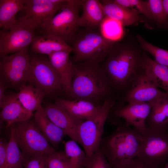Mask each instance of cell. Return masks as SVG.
I'll list each match as a JSON object with an SVG mask.
<instances>
[{"label": "cell", "mask_w": 168, "mask_h": 168, "mask_svg": "<svg viewBox=\"0 0 168 168\" xmlns=\"http://www.w3.org/2000/svg\"><path fill=\"white\" fill-rule=\"evenodd\" d=\"M74 75L68 96L96 105L109 99L111 83L99 64L83 62L73 63Z\"/></svg>", "instance_id": "obj_1"}, {"label": "cell", "mask_w": 168, "mask_h": 168, "mask_svg": "<svg viewBox=\"0 0 168 168\" xmlns=\"http://www.w3.org/2000/svg\"><path fill=\"white\" fill-rule=\"evenodd\" d=\"M144 57L135 49L114 45L102 67L112 85L119 89L128 90L142 69Z\"/></svg>", "instance_id": "obj_2"}, {"label": "cell", "mask_w": 168, "mask_h": 168, "mask_svg": "<svg viewBox=\"0 0 168 168\" xmlns=\"http://www.w3.org/2000/svg\"><path fill=\"white\" fill-rule=\"evenodd\" d=\"M143 139L134 128L124 124L103 138L99 146L112 168L137 157Z\"/></svg>", "instance_id": "obj_3"}, {"label": "cell", "mask_w": 168, "mask_h": 168, "mask_svg": "<svg viewBox=\"0 0 168 168\" xmlns=\"http://www.w3.org/2000/svg\"><path fill=\"white\" fill-rule=\"evenodd\" d=\"M113 42L105 38L100 31L87 29L78 32L72 44L73 55L71 59L73 63L83 62L99 64L108 55Z\"/></svg>", "instance_id": "obj_4"}, {"label": "cell", "mask_w": 168, "mask_h": 168, "mask_svg": "<svg viewBox=\"0 0 168 168\" xmlns=\"http://www.w3.org/2000/svg\"><path fill=\"white\" fill-rule=\"evenodd\" d=\"M84 1L67 0L58 13L41 24L39 29L42 34L55 36L72 45L78 33L79 10Z\"/></svg>", "instance_id": "obj_5"}, {"label": "cell", "mask_w": 168, "mask_h": 168, "mask_svg": "<svg viewBox=\"0 0 168 168\" xmlns=\"http://www.w3.org/2000/svg\"><path fill=\"white\" fill-rule=\"evenodd\" d=\"M30 54V69L28 82L41 90L45 95L56 96L64 91L59 76L46 55Z\"/></svg>", "instance_id": "obj_6"}, {"label": "cell", "mask_w": 168, "mask_h": 168, "mask_svg": "<svg viewBox=\"0 0 168 168\" xmlns=\"http://www.w3.org/2000/svg\"><path fill=\"white\" fill-rule=\"evenodd\" d=\"M16 141L24 156H46L56 151L35 121L30 119L14 124Z\"/></svg>", "instance_id": "obj_7"}, {"label": "cell", "mask_w": 168, "mask_h": 168, "mask_svg": "<svg viewBox=\"0 0 168 168\" xmlns=\"http://www.w3.org/2000/svg\"><path fill=\"white\" fill-rule=\"evenodd\" d=\"M113 104L111 99L106 100L91 117L83 121L80 125L79 136L87 158L93 154L100 145L105 123Z\"/></svg>", "instance_id": "obj_8"}, {"label": "cell", "mask_w": 168, "mask_h": 168, "mask_svg": "<svg viewBox=\"0 0 168 168\" xmlns=\"http://www.w3.org/2000/svg\"><path fill=\"white\" fill-rule=\"evenodd\" d=\"M137 157L150 168H162L168 161V130L148 129Z\"/></svg>", "instance_id": "obj_9"}, {"label": "cell", "mask_w": 168, "mask_h": 168, "mask_svg": "<svg viewBox=\"0 0 168 168\" xmlns=\"http://www.w3.org/2000/svg\"><path fill=\"white\" fill-rule=\"evenodd\" d=\"M36 27L24 16L8 30H0V56L27 49L36 35Z\"/></svg>", "instance_id": "obj_10"}, {"label": "cell", "mask_w": 168, "mask_h": 168, "mask_svg": "<svg viewBox=\"0 0 168 168\" xmlns=\"http://www.w3.org/2000/svg\"><path fill=\"white\" fill-rule=\"evenodd\" d=\"M30 54L26 49L0 57V80L7 87L19 89L28 82Z\"/></svg>", "instance_id": "obj_11"}, {"label": "cell", "mask_w": 168, "mask_h": 168, "mask_svg": "<svg viewBox=\"0 0 168 168\" xmlns=\"http://www.w3.org/2000/svg\"><path fill=\"white\" fill-rule=\"evenodd\" d=\"M168 95L153 83L142 69L137 75L125 96L115 108L123 105L126 103L152 102L161 97Z\"/></svg>", "instance_id": "obj_12"}, {"label": "cell", "mask_w": 168, "mask_h": 168, "mask_svg": "<svg viewBox=\"0 0 168 168\" xmlns=\"http://www.w3.org/2000/svg\"><path fill=\"white\" fill-rule=\"evenodd\" d=\"M152 102H131L115 108L113 114L124 119L126 125L132 126L143 136L148 130L146 121L150 112Z\"/></svg>", "instance_id": "obj_13"}, {"label": "cell", "mask_w": 168, "mask_h": 168, "mask_svg": "<svg viewBox=\"0 0 168 168\" xmlns=\"http://www.w3.org/2000/svg\"><path fill=\"white\" fill-rule=\"evenodd\" d=\"M67 0H25L22 10L24 16L39 29L47 20L54 16Z\"/></svg>", "instance_id": "obj_14"}, {"label": "cell", "mask_w": 168, "mask_h": 168, "mask_svg": "<svg viewBox=\"0 0 168 168\" xmlns=\"http://www.w3.org/2000/svg\"><path fill=\"white\" fill-rule=\"evenodd\" d=\"M46 116L63 129L72 139L81 145L79 129L84 120L76 118L54 104L49 103L43 107Z\"/></svg>", "instance_id": "obj_15"}, {"label": "cell", "mask_w": 168, "mask_h": 168, "mask_svg": "<svg viewBox=\"0 0 168 168\" xmlns=\"http://www.w3.org/2000/svg\"><path fill=\"white\" fill-rule=\"evenodd\" d=\"M72 49L54 53L48 57L51 64L61 81L64 91L68 96L74 75L73 63L69 58Z\"/></svg>", "instance_id": "obj_16"}, {"label": "cell", "mask_w": 168, "mask_h": 168, "mask_svg": "<svg viewBox=\"0 0 168 168\" xmlns=\"http://www.w3.org/2000/svg\"><path fill=\"white\" fill-rule=\"evenodd\" d=\"M1 109L0 124L5 123L7 129L13 124L30 119L33 115L32 112L23 106L16 94L8 96L7 100Z\"/></svg>", "instance_id": "obj_17"}, {"label": "cell", "mask_w": 168, "mask_h": 168, "mask_svg": "<svg viewBox=\"0 0 168 168\" xmlns=\"http://www.w3.org/2000/svg\"><path fill=\"white\" fill-rule=\"evenodd\" d=\"M78 119L85 120L91 117L100 105L83 100H68L56 98L54 103Z\"/></svg>", "instance_id": "obj_18"}, {"label": "cell", "mask_w": 168, "mask_h": 168, "mask_svg": "<svg viewBox=\"0 0 168 168\" xmlns=\"http://www.w3.org/2000/svg\"><path fill=\"white\" fill-rule=\"evenodd\" d=\"M71 49L70 46L59 37L44 34L36 35L30 45L33 53L48 56L56 52Z\"/></svg>", "instance_id": "obj_19"}, {"label": "cell", "mask_w": 168, "mask_h": 168, "mask_svg": "<svg viewBox=\"0 0 168 168\" xmlns=\"http://www.w3.org/2000/svg\"><path fill=\"white\" fill-rule=\"evenodd\" d=\"M82 7L83 12L78 21L79 27L94 29L100 26L106 16L100 1L86 0Z\"/></svg>", "instance_id": "obj_20"}, {"label": "cell", "mask_w": 168, "mask_h": 168, "mask_svg": "<svg viewBox=\"0 0 168 168\" xmlns=\"http://www.w3.org/2000/svg\"><path fill=\"white\" fill-rule=\"evenodd\" d=\"M100 1L105 16L119 21L122 26L132 25L141 19L138 12L118 4L113 1Z\"/></svg>", "instance_id": "obj_21"}, {"label": "cell", "mask_w": 168, "mask_h": 168, "mask_svg": "<svg viewBox=\"0 0 168 168\" xmlns=\"http://www.w3.org/2000/svg\"><path fill=\"white\" fill-rule=\"evenodd\" d=\"M146 124L148 129L168 130V95L152 102Z\"/></svg>", "instance_id": "obj_22"}, {"label": "cell", "mask_w": 168, "mask_h": 168, "mask_svg": "<svg viewBox=\"0 0 168 168\" xmlns=\"http://www.w3.org/2000/svg\"><path fill=\"white\" fill-rule=\"evenodd\" d=\"M34 121L39 128L54 147H57L67 135L63 129L52 122L45 114L43 111L36 112Z\"/></svg>", "instance_id": "obj_23"}, {"label": "cell", "mask_w": 168, "mask_h": 168, "mask_svg": "<svg viewBox=\"0 0 168 168\" xmlns=\"http://www.w3.org/2000/svg\"><path fill=\"white\" fill-rule=\"evenodd\" d=\"M19 90L17 96L27 110L32 113L43 111L41 103L45 95L41 90L31 84H26L22 85Z\"/></svg>", "instance_id": "obj_24"}, {"label": "cell", "mask_w": 168, "mask_h": 168, "mask_svg": "<svg viewBox=\"0 0 168 168\" xmlns=\"http://www.w3.org/2000/svg\"><path fill=\"white\" fill-rule=\"evenodd\" d=\"M142 68L158 88L168 93V67L160 64L148 56H144Z\"/></svg>", "instance_id": "obj_25"}, {"label": "cell", "mask_w": 168, "mask_h": 168, "mask_svg": "<svg viewBox=\"0 0 168 168\" xmlns=\"http://www.w3.org/2000/svg\"><path fill=\"white\" fill-rule=\"evenodd\" d=\"M25 0H0V28L8 30L15 24L18 12L23 9Z\"/></svg>", "instance_id": "obj_26"}, {"label": "cell", "mask_w": 168, "mask_h": 168, "mask_svg": "<svg viewBox=\"0 0 168 168\" xmlns=\"http://www.w3.org/2000/svg\"><path fill=\"white\" fill-rule=\"evenodd\" d=\"M24 157L16 140L14 124L11 126L7 151V168H24Z\"/></svg>", "instance_id": "obj_27"}, {"label": "cell", "mask_w": 168, "mask_h": 168, "mask_svg": "<svg viewBox=\"0 0 168 168\" xmlns=\"http://www.w3.org/2000/svg\"><path fill=\"white\" fill-rule=\"evenodd\" d=\"M77 143L72 139L65 142L64 152L72 168H83L87 158L84 151L80 148Z\"/></svg>", "instance_id": "obj_28"}, {"label": "cell", "mask_w": 168, "mask_h": 168, "mask_svg": "<svg viewBox=\"0 0 168 168\" xmlns=\"http://www.w3.org/2000/svg\"><path fill=\"white\" fill-rule=\"evenodd\" d=\"M122 25L119 21L106 16L100 26V32L106 38L114 41L123 34Z\"/></svg>", "instance_id": "obj_29"}, {"label": "cell", "mask_w": 168, "mask_h": 168, "mask_svg": "<svg viewBox=\"0 0 168 168\" xmlns=\"http://www.w3.org/2000/svg\"><path fill=\"white\" fill-rule=\"evenodd\" d=\"M137 38L142 48L151 54L156 62L168 67V50L150 44L139 35L137 36Z\"/></svg>", "instance_id": "obj_30"}, {"label": "cell", "mask_w": 168, "mask_h": 168, "mask_svg": "<svg viewBox=\"0 0 168 168\" xmlns=\"http://www.w3.org/2000/svg\"><path fill=\"white\" fill-rule=\"evenodd\" d=\"M113 1L121 6L142 14L149 19H153L147 1L141 0H115Z\"/></svg>", "instance_id": "obj_31"}, {"label": "cell", "mask_w": 168, "mask_h": 168, "mask_svg": "<svg viewBox=\"0 0 168 168\" xmlns=\"http://www.w3.org/2000/svg\"><path fill=\"white\" fill-rule=\"evenodd\" d=\"M48 168H72L64 151H55L45 156Z\"/></svg>", "instance_id": "obj_32"}, {"label": "cell", "mask_w": 168, "mask_h": 168, "mask_svg": "<svg viewBox=\"0 0 168 168\" xmlns=\"http://www.w3.org/2000/svg\"><path fill=\"white\" fill-rule=\"evenodd\" d=\"M83 168H112L100 146L90 157L87 158Z\"/></svg>", "instance_id": "obj_33"}, {"label": "cell", "mask_w": 168, "mask_h": 168, "mask_svg": "<svg viewBox=\"0 0 168 168\" xmlns=\"http://www.w3.org/2000/svg\"><path fill=\"white\" fill-rule=\"evenodd\" d=\"M147 2L153 19L160 23L165 22L168 16L164 8L162 0H148Z\"/></svg>", "instance_id": "obj_34"}, {"label": "cell", "mask_w": 168, "mask_h": 168, "mask_svg": "<svg viewBox=\"0 0 168 168\" xmlns=\"http://www.w3.org/2000/svg\"><path fill=\"white\" fill-rule=\"evenodd\" d=\"M23 157L24 168H48L44 156H33Z\"/></svg>", "instance_id": "obj_35"}, {"label": "cell", "mask_w": 168, "mask_h": 168, "mask_svg": "<svg viewBox=\"0 0 168 168\" xmlns=\"http://www.w3.org/2000/svg\"><path fill=\"white\" fill-rule=\"evenodd\" d=\"M113 168H150L145 165L137 157L124 161Z\"/></svg>", "instance_id": "obj_36"}, {"label": "cell", "mask_w": 168, "mask_h": 168, "mask_svg": "<svg viewBox=\"0 0 168 168\" xmlns=\"http://www.w3.org/2000/svg\"><path fill=\"white\" fill-rule=\"evenodd\" d=\"M8 142L2 138L0 140V168H7V151Z\"/></svg>", "instance_id": "obj_37"}, {"label": "cell", "mask_w": 168, "mask_h": 168, "mask_svg": "<svg viewBox=\"0 0 168 168\" xmlns=\"http://www.w3.org/2000/svg\"><path fill=\"white\" fill-rule=\"evenodd\" d=\"M7 87V85L0 80V107L1 108L7 99L8 96L5 94V91Z\"/></svg>", "instance_id": "obj_38"}, {"label": "cell", "mask_w": 168, "mask_h": 168, "mask_svg": "<svg viewBox=\"0 0 168 168\" xmlns=\"http://www.w3.org/2000/svg\"><path fill=\"white\" fill-rule=\"evenodd\" d=\"M162 1L164 8L168 16V0H163Z\"/></svg>", "instance_id": "obj_39"}, {"label": "cell", "mask_w": 168, "mask_h": 168, "mask_svg": "<svg viewBox=\"0 0 168 168\" xmlns=\"http://www.w3.org/2000/svg\"><path fill=\"white\" fill-rule=\"evenodd\" d=\"M162 168H168V161L165 164Z\"/></svg>", "instance_id": "obj_40"}]
</instances>
